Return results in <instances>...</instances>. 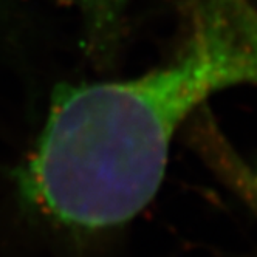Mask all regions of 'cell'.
I'll return each mask as SVG.
<instances>
[{"label": "cell", "mask_w": 257, "mask_h": 257, "mask_svg": "<svg viewBox=\"0 0 257 257\" xmlns=\"http://www.w3.org/2000/svg\"><path fill=\"white\" fill-rule=\"evenodd\" d=\"M192 21L222 50L231 87H257V5L254 0H191Z\"/></svg>", "instance_id": "cell-2"}, {"label": "cell", "mask_w": 257, "mask_h": 257, "mask_svg": "<svg viewBox=\"0 0 257 257\" xmlns=\"http://www.w3.org/2000/svg\"><path fill=\"white\" fill-rule=\"evenodd\" d=\"M53 2L76 13L82 28L85 51L93 62L108 65L115 61L135 0H53Z\"/></svg>", "instance_id": "cell-3"}, {"label": "cell", "mask_w": 257, "mask_h": 257, "mask_svg": "<svg viewBox=\"0 0 257 257\" xmlns=\"http://www.w3.org/2000/svg\"><path fill=\"white\" fill-rule=\"evenodd\" d=\"M229 87L223 53L195 25L168 65L127 81L58 85L19 172L24 198L75 229L131 222L161 188L180 125Z\"/></svg>", "instance_id": "cell-1"}]
</instances>
